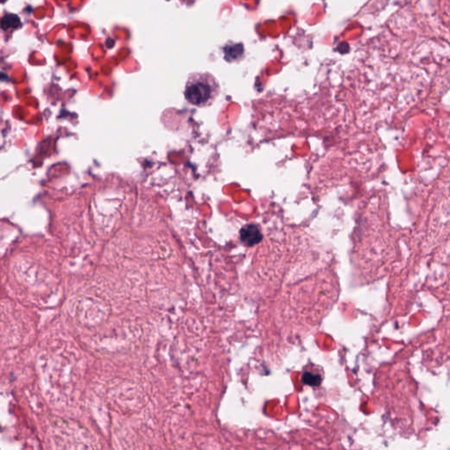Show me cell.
Listing matches in <instances>:
<instances>
[{"instance_id": "3", "label": "cell", "mask_w": 450, "mask_h": 450, "mask_svg": "<svg viewBox=\"0 0 450 450\" xmlns=\"http://www.w3.org/2000/svg\"><path fill=\"white\" fill-rule=\"evenodd\" d=\"M20 24H21V21H20V17L16 15V14L10 13V14L5 15L2 18V20H1V28L4 31H7V30L9 29H15V28H18L20 26Z\"/></svg>"}, {"instance_id": "4", "label": "cell", "mask_w": 450, "mask_h": 450, "mask_svg": "<svg viewBox=\"0 0 450 450\" xmlns=\"http://www.w3.org/2000/svg\"><path fill=\"white\" fill-rule=\"evenodd\" d=\"M302 380L308 385H319L321 378L318 375L311 374L310 372H306L302 376Z\"/></svg>"}, {"instance_id": "6", "label": "cell", "mask_w": 450, "mask_h": 450, "mask_svg": "<svg viewBox=\"0 0 450 450\" xmlns=\"http://www.w3.org/2000/svg\"><path fill=\"white\" fill-rule=\"evenodd\" d=\"M7 0H1V3L4 4L7 2Z\"/></svg>"}, {"instance_id": "5", "label": "cell", "mask_w": 450, "mask_h": 450, "mask_svg": "<svg viewBox=\"0 0 450 450\" xmlns=\"http://www.w3.org/2000/svg\"><path fill=\"white\" fill-rule=\"evenodd\" d=\"M181 1H183V2L187 4L188 6H191V5H193V4L194 3L195 0H181Z\"/></svg>"}, {"instance_id": "2", "label": "cell", "mask_w": 450, "mask_h": 450, "mask_svg": "<svg viewBox=\"0 0 450 450\" xmlns=\"http://www.w3.org/2000/svg\"><path fill=\"white\" fill-rule=\"evenodd\" d=\"M240 239L247 247H253L262 239V233L259 225L248 224L240 230Z\"/></svg>"}, {"instance_id": "1", "label": "cell", "mask_w": 450, "mask_h": 450, "mask_svg": "<svg viewBox=\"0 0 450 450\" xmlns=\"http://www.w3.org/2000/svg\"><path fill=\"white\" fill-rule=\"evenodd\" d=\"M220 92V85L212 74L194 73L188 76L185 86V99L191 105L203 109L212 105Z\"/></svg>"}]
</instances>
